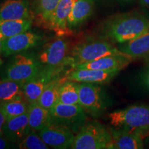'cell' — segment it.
I'll use <instances>...</instances> for the list:
<instances>
[{
  "label": "cell",
  "instance_id": "1",
  "mask_svg": "<svg viewBox=\"0 0 149 149\" xmlns=\"http://www.w3.org/2000/svg\"><path fill=\"white\" fill-rule=\"evenodd\" d=\"M149 31V19L140 13H128L111 19L104 29L105 35L119 44L133 40Z\"/></svg>",
  "mask_w": 149,
  "mask_h": 149
},
{
  "label": "cell",
  "instance_id": "2",
  "mask_svg": "<svg viewBox=\"0 0 149 149\" xmlns=\"http://www.w3.org/2000/svg\"><path fill=\"white\" fill-rule=\"evenodd\" d=\"M113 127L138 132L144 137L149 135V104H133L108 115Z\"/></svg>",
  "mask_w": 149,
  "mask_h": 149
},
{
  "label": "cell",
  "instance_id": "3",
  "mask_svg": "<svg viewBox=\"0 0 149 149\" xmlns=\"http://www.w3.org/2000/svg\"><path fill=\"white\" fill-rule=\"evenodd\" d=\"M124 54L109 40L88 38L80 41L70 50L69 55L73 61V68L77 65L96 60L109 55Z\"/></svg>",
  "mask_w": 149,
  "mask_h": 149
},
{
  "label": "cell",
  "instance_id": "4",
  "mask_svg": "<svg viewBox=\"0 0 149 149\" xmlns=\"http://www.w3.org/2000/svg\"><path fill=\"white\" fill-rule=\"evenodd\" d=\"M73 61L70 59L64 64L55 66H43L33 79L24 84L23 93L29 104L38 101L43 91L50 83L61 76L68 74L73 68Z\"/></svg>",
  "mask_w": 149,
  "mask_h": 149
},
{
  "label": "cell",
  "instance_id": "5",
  "mask_svg": "<svg viewBox=\"0 0 149 149\" xmlns=\"http://www.w3.org/2000/svg\"><path fill=\"white\" fill-rule=\"evenodd\" d=\"M111 142L109 129L97 121H88L75 135L71 148L111 149Z\"/></svg>",
  "mask_w": 149,
  "mask_h": 149
},
{
  "label": "cell",
  "instance_id": "6",
  "mask_svg": "<svg viewBox=\"0 0 149 149\" xmlns=\"http://www.w3.org/2000/svg\"><path fill=\"white\" fill-rule=\"evenodd\" d=\"M43 66L33 53L24 52L13 55L5 66L2 78L23 83L33 79Z\"/></svg>",
  "mask_w": 149,
  "mask_h": 149
},
{
  "label": "cell",
  "instance_id": "7",
  "mask_svg": "<svg viewBox=\"0 0 149 149\" xmlns=\"http://www.w3.org/2000/svg\"><path fill=\"white\" fill-rule=\"evenodd\" d=\"M79 104L86 114L101 117L109 107V100L104 91L95 84L79 83Z\"/></svg>",
  "mask_w": 149,
  "mask_h": 149
},
{
  "label": "cell",
  "instance_id": "8",
  "mask_svg": "<svg viewBox=\"0 0 149 149\" xmlns=\"http://www.w3.org/2000/svg\"><path fill=\"white\" fill-rule=\"evenodd\" d=\"M61 124L77 134L86 122V113L79 104H64L57 102L49 110V120Z\"/></svg>",
  "mask_w": 149,
  "mask_h": 149
},
{
  "label": "cell",
  "instance_id": "9",
  "mask_svg": "<svg viewBox=\"0 0 149 149\" xmlns=\"http://www.w3.org/2000/svg\"><path fill=\"white\" fill-rule=\"evenodd\" d=\"M37 133L48 146L57 149L71 148L75 137L68 128L50 121Z\"/></svg>",
  "mask_w": 149,
  "mask_h": 149
},
{
  "label": "cell",
  "instance_id": "10",
  "mask_svg": "<svg viewBox=\"0 0 149 149\" xmlns=\"http://www.w3.org/2000/svg\"><path fill=\"white\" fill-rule=\"evenodd\" d=\"M69 52L68 42L59 38L46 44L37 57L43 66H55L69 61Z\"/></svg>",
  "mask_w": 149,
  "mask_h": 149
},
{
  "label": "cell",
  "instance_id": "11",
  "mask_svg": "<svg viewBox=\"0 0 149 149\" xmlns=\"http://www.w3.org/2000/svg\"><path fill=\"white\" fill-rule=\"evenodd\" d=\"M43 37L29 30L15 36L6 38L3 44L2 55L13 56L15 54L26 52L41 44Z\"/></svg>",
  "mask_w": 149,
  "mask_h": 149
},
{
  "label": "cell",
  "instance_id": "12",
  "mask_svg": "<svg viewBox=\"0 0 149 149\" xmlns=\"http://www.w3.org/2000/svg\"><path fill=\"white\" fill-rule=\"evenodd\" d=\"M118 70H100L88 68H72L67 74V79L76 82L105 84L119 73Z\"/></svg>",
  "mask_w": 149,
  "mask_h": 149
},
{
  "label": "cell",
  "instance_id": "13",
  "mask_svg": "<svg viewBox=\"0 0 149 149\" xmlns=\"http://www.w3.org/2000/svg\"><path fill=\"white\" fill-rule=\"evenodd\" d=\"M75 0H60L53 15L50 19L47 28L52 30L57 36L69 35L68 19Z\"/></svg>",
  "mask_w": 149,
  "mask_h": 149
},
{
  "label": "cell",
  "instance_id": "14",
  "mask_svg": "<svg viewBox=\"0 0 149 149\" xmlns=\"http://www.w3.org/2000/svg\"><path fill=\"white\" fill-rule=\"evenodd\" d=\"M112 137L111 149H141L144 148V137L138 132L122 129L109 128Z\"/></svg>",
  "mask_w": 149,
  "mask_h": 149
},
{
  "label": "cell",
  "instance_id": "15",
  "mask_svg": "<svg viewBox=\"0 0 149 149\" xmlns=\"http://www.w3.org/2000/svg\"><path fill=\"white\" fill-rule=\"evenodd\" d=\"M133 58L126 54L109 55L96 60L77 65L73 68H88L100 70H120L127 67Z\"/></svg>",
  "mask_w": 149,
  "mask_h": 149
},
{
  "label": "cell",
  "instance_id": "16",
  "mask_svg": "<svg viewBox=\"0 0 149 149\" xmlns=\"http://www.w3.org/2000/svg\"><path fill=\"white\" fill-rule=\"evenodd\" d=\"M30 130L29 115L26 112L21 115L6 120L3 128V135L13 144H18Z\"/></svg>",
  "mask_w": 149,
  "mask_h": 149
},
{
  "label": "cell",
  "instance_id": "17",
  "mask_svg": "<svg viewBox=\"0 0 149 149\" xmlns=\"http://www.w3.org/2000/svg\"><path fill=\"white\" fill-rule=\"evenodd\" d=\"M0 19H33V14L26 0H6L0 6Z\"/></svg>",
  "mask_w": 149,
  "mask_h": 149
},
{
  "label": "cell",
  "instance_id": "18",
  "mask_svg": "<svg viewBox=\"0 0 149 149\" xmlns=\"http://www.w3.org/2000/svg\"><path fill=\"white\" fill-rule=\"evenodd\" d=\"M93 0H75L68 19V27L70 31L81 26L92 15Z\"/></svg>",
  "mask_w": 149,
  "mask_h": 149
},
{
  "label": "cell",
  "instance_id": "19",
  "mask_svg": "<svg viewBox=\"0 0 149 149\" xmlns=\"http://www.w3.org/2000/svg\"><path fill=\"white\" fill-rule=\"evenodd\" d=\"M119 49L133 59L148 57L149 55V31L133 40L121 44Z\"/></svg>",
  "mask_w": 149,
  "mask_h": 149
},
{
  "label": "cell",
  "instance_id": "20",
  "mask_svg": "<svg viewBox=\"0 0 149 149\" xmlns=\"http://www.w3.org/2000/svg\"><path fill=\"white\" fill-rule=\"evenodd\" d=\"M67 80V74L53 80L46 87L37 102L45 109H51L58 102L60 88Z\"/></svg>",
  "mask_w": 149,
  "mask_h": 149
},
{
  "label": "cell",
  "instance_id": "21",
  "mask_svg": "<svg viewBox=\"0 0 149 149\" xmlns=\"http://www.w3.org/2000/svg\"><path fill=\"white\" fill-rule=\"evenodd\" d=\"M30 129L39 132L49 120V110L45 109L38 102L29 104L28 109Z\"/></svg>",
  "mask_w": 149,
  "mask_h": 149
},
{
  "label": "cell",
  "instance_id": "22",
  "mask_svg": "<svg viewBox=\"0 0 149 149\" xmlns=\"http://www.w3.org/2000/svg\"><path fill=\"white\" fill-rule=\"evenodd\" d=\"M24 84L8 79H0V102L19 98H25L23 93Z\"/></svg>",
  "mask_w": 149,
  "mask_h": 149
},
{
  "label": "cell",
  "instance_id": "23",
  "mask_svg": "<svg viewBox=\"0 0 149 149\" xmlns=\"http://www.w3.org/2000/svg\"><path fill=\"white\" fill-rule=\"evenodd\" d=\"M33 24V19L1 20L0 34L5 38L15 36L30 30Z\"/></svg>",
  "mask_w": 149,
  "mask_h": 149
},
{
  "label": "cell",
  "instance_id": "24",
  "mask_svg": "<svg viewBox=\"0 0 149 149\" xmlns=\"http://www.w3.org/2000/svg\"><path fill=\"white\" fill-rule=\"evenodd\" d=\"M29 106V103L25 98L15 99L10 101L0 102V109L6 120L26 113Z\"/></svg>",
  "mask_w": 149,
  "mask_h": 149
},
{
  "label": "cell",
  "instance_id": "25",
  "mask_svg": "<svg viewBox=\"0 0 149 149\" xmlns=\"http://www.w3.org/2000/svg\"><path fill=\"white\" fill-rule=\"evenodd\" d=\"M58 102L64 104H79V82L67 80L60 88Z\"/></svg>",
  "mask_w": 149,
  "mask_h": 149
},
{
  "label": "cell",
  "instance_id": "26",
  "mask_svg": "<svg viewBox=\"0 0 149 149\" xmlns=\"http://www.w3.org/2000/svg\"><path fill=\"white\" fill-rule=\"evenodd\" d=\"M60 0H39L37 6V15L40 21L47 27L50 19L53 15Z\"/></svg>",
  "mask_w": 149,
  "mask_h": 149
},
{
  "label": "cell",
  "instance_id": "27",
  "mask_svg": "<svg viewBox=\"0 0 149 149\" xmlns=\"http://www.w3.org/2000/svg\"><path fill=\"white\" fill-rule=\"evenodd\" d=\"M21 149H47L49 146L41 138L37 132L30 130L23 139L17 144Z\"/></svg>",
  "mask_w": 149,
  "mask_h": 149
},
{
  "label": "cell",
  "instance_id": "28",
  "mask_svg": "<svg viewBox=\"0 0 149 149\" xmlns=\"http://www.w3.org/2000/svg\"><path fill=\"white\" fill-rule=\"evenodd\" d=\"M141 81L142 86H144V87L149 90V68L141 74Z\"/></svg>",
  "mask_w": 149,
  "mask_h": 149
},
{
  "label": "cell",
  "instance_id": "29",
  "mask_svg": "<svg viewBox=\"0 0 149 149\" xmlns=\"http://www.w3.org/2000/svg\"><path fill=\"white\" fill-rule=\"evenodd\" d=\"M14 144L8 141L3 135H0V149L10 148V146H13Z\"/></svg>",
  "mask_w": 149,
  "mask_h": 149
},
{
  "label": "cell",
  "instance_id": "30",
  "mask_svg": "<svg viewBox=\"0 0 149 149\" xmlns=\"http://www.w3.org/2000/svg\"><path fill=\"white\" fill-rule=\"evenodd\" d=\"M6 120V118L0 109V135H3V128Z\"/></svg>",
  "mask_w": 149,
  "mask_h": 149
},
{
  "label": "cell",
  "instance_id": "31",
  "mask_svg": "<svg viewBox=\"0 0 149 149\" xmlns=\"http://www.w3.org/2000/svg\"><path fill=\"white\" fill-rule=\"evenodd\" d=\"M5 37L3 36L2 35L0 34V55H2V48H3V42L5 40ZM1 61V60H0Z\"/></svg>",
  "mask_w": 149,
  "mask_h": 149
},
{
  "label": "cell",
  "instance_id": "32",
  "mask_svg": "<svg viewBox=\"0 0 149 149\" xmlns=\"http://www.w3.org/2000/svg\"><path fill=\"white\" fill-rule=\"evenodd\" d=\"M141 4H143L145 6L149 7V0H140Z\"/></svg>",
  "mask_w": 149,
  "mask_h": 149
},
{
  "label": "cell",
  "instance_id": "33",
  "mask_svg": "<svg viewBox=\"0 0 149 149\" xmlns=\"http://www.w3.org/2000/svg\"><path fill=\"white\" fill-rule=\"evenodd\" d=\"M121 1H123V2H129V1H132V0H120Z\"/></svg>",
  "mask_w": 149,
  "mask_h": 149
},
{
  "label": "cell",
  "instance_id": "34",
  "mask_svg": "<svg viewBox=\"0 0 149 149\" xmlns=\"http://www.w3.org/2000/svg\"><path fill=\"white\" fill-rule=\"evenodd\" d=\"M148 57V61H149V55H148V57Z\"/></svg>",
  "mask_w": 149,
  "mask_h": 149
},
{
  "label": "cell",
  "instance_id": "35",
  "mask_svg": "<svg viewBox=\"0 0 149 149\" xmlns=\"http://www.w3.org/2000/svg\"><path fill=\"white\" fill-rule=\"evenodd\" d=\"M93 1H94V0H93Z\"/></svg>",
  "mask_w": 149,
  "mask_h": 149
}]
</instances>
